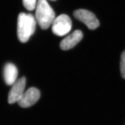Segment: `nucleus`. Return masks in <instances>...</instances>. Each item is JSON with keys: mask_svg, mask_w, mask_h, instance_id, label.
<instances>
[{"mask_svg": "<svg viewBox=\"0 0 125 125\" xmlns=\"http://www.w3.org/2000/svg\"><path fill=\"white\" fill-rule=\"evenodd\" d=\"M120 58V73L122 77L125 79V50L122 53Z\"/></svg>", "mask_w": 125, "mask_h": 125, "instance_id": "9d476101", "label": "nucleus"}, {"mask_svg": "<svg viewBox=\"0 0 125 125\" xmlns=\"http://www.w3.org/2000/svg\"><path fill=\"white\" fill-rule=\"evenodd\" d=\"M52 25V30L54 34L63 36L70 32L72 27V22L68 16L62 14L54 19Z\"/></svg>", "mask_w": 125, "mask_h": 125, "instance_id": "7ed1b4c3", "label": "nucleus"}, {"mask_svg": "<svg viewBox=\"0 0 125 125\" xmlns=\"http://www.w3.org/2000/svg\"><path fill=\"white\" fill-rule=\"evenodd\" d=\"M73 16L78 20L83 22L89 29H95L100 26L99 21L95 15L88 10H76L73 12Z\"/></svg>", "mask_w": 125, "mask_h": 125, "instance_id": "20e7f679", "label": "nucleus"}, {"mask_svg": "<svg viewBox=\"0 0 125 125\" xmlns=\"http://www.w3.org/2000/svg\"><path fill=\"white\" fill-rule=\"evenodd\" d=\"M51 1H56V0H51Z\"/></svg>", "mask_w": 125, "mask_h": 125, "instance_id": "9b49d317", "label": "nucleus"}, {"mask_svg": "<svg viewBox=\"0 0 125 125\" xmlns=\"http://www.w3.org/2000/svg\"><path fill=\"white\" fill-rule=\"evenodd\" d=\"M26 82V80L24 77L19 78L15 82L9 93L8 102L10 104L17 102L20 99L25 92Z\"/></svg>", "mask_w": 125, "mask_h": 125, "instance_id": "423d86ee", "label": "nucleus"}, {"mask_svg": "<svg viewBox=\"0 0 125 125\" xmlns=\"http://www.w3.org/2000/svg\"><path fill=\"white\" fill-rule=\"evenodd\" d=\"M36 18L42 29H48L55 19V14L46 0H39L36 6Z\"/></svg>", "mask_w": 125, "mask_h": 125, "instance_id": "f03ea898", "label": "nucleus"}, {"mask_svg": "<svg viewBox=\"0 0 125 125\" xmlns=\"http://www.w3.org/2000/svg\"><path fill=\"white\" fill-rule=\"evenodd\" d=\"M36 21L31 14L21 13L17 21V36L22 43H26L34 33L36 29Z\"/></svg>", "mask_w": 125, "mask_h": 125, "instance_id": "f257e3e1", "label": "nucleus"}, {"mask_svg": "<svg viewBox=\"0 0 125 125\" xmlns=\"http://www.w3.org/2000/svg\"><path fill=\"white\" fill-rule=\"evenodd\" d=\"M40 97V91L36 88L31 87L24 92L17 103L19 106L22 108H27L36 103Z\"/></svg>", "mask_w": 125, "mask_h": 125, "instance_id": "39448f33", "label": "nucleus"}, {"mask_svg": "<svg viewBox=\"0 0 125 125\" xmlns=\"http://www.w3.org/2000/svg\"><path fill=\"white\" fill-rule=\"evenodd\" d=\"M83 38V33L79 30H76L62 40L61 43V49L62 50H68L75 47Z\"/></svg>", "mask_w": 125, "mask_h": 125, "instance_id": "0eeeda50", "label": "nucleus"}, {"mask_svg": "<svg viewBox=\"0 0 125 125\" xmlns=\"http://www.w3.org/2000/svg\"><path fill=\"white\" fill-rule=\"evenodd\" d=\"M37 0H22L23 6L29 11H32L36 9Z\"/></svg>", "mask_w": 125, "mask_h": 125, "instance_id": "1a4fd4ad", "label": "nucleus"}, {"mask_svg": "<svg viewBox=\"0 0 125 125\" xmlns=\"http://www.w3.org/2000/svg\"><path fill=\"white\" fill-rule=\"evenodd\" d=\"M18 70L16 66L11 63H7L4 68V77L7 85H13L17 80Z\"/></svg>", "mask_w": 125, "mask_h": 125, "instance_id": "6e6552de", "label": "nucleus"}]
</instances>
